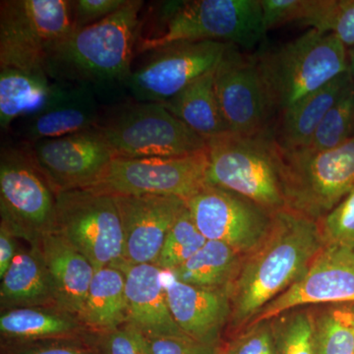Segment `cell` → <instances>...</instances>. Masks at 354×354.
Returning a JSON list of instances; mask_svg holds the SVG:
<instances>
[{"mask_svg":"<svg viewBox=\"0 0 354 354\" xmlns=\"http://www.w3.org/2000/svg\"><path fill=\"white\" fill-rule=\"evenodd\" d=\"M325 246L318 221L290 209L274 214L267 236L244 256L230 286L232 335L301 278Z\"/></svg>","mask_w":354,"mask_h":354,"instance_id":"6da1fadb","label":"cell"},{"mask_svg":"<svg viewBox=\"0 0 354 354\" xmlns=\"http://www.w3.org/2000/svg\"><path fill=\"white\" fill-rule=\"evenodd\" d=\"M142 0H127L118 12L80 30L50 50L44 69L55 82L92 88L95 95L124 88L132 73L143 22Z\"/></svg>","mask_w":354,"mask_h":354,"instance_id":"7a4b0ae2","label":"cell"},{"mask_svg":"<svg viewBox=\"0 0 354 354\" xmlns=\"http://www.w3.org/2000/svg\"><path fill=\"white\" fill-rule=\"evenodd\" d=\"M158 26L140 37L136 53H143L180 41H213L248 53L264 41L260 0H190L162 2Z\"/></svg>","mask_w":354,"mask_h":354,"instance_id":"3957f363","label":"cell"},{"mask_svg":"<svg viewBox=\"0 0 354 354\" xmlns=\"http://www.w3.org/2000/svg\"><path fill=\"white\" fill-rule=\"evenodd\" d=\"M255 55L274 121L291 104L349 70L348 48L333 35L315 29Z\"/></svg>","mask_w":354,"mask_h":354,"instance_id":"277c9868","label":"cell"},{"mask_svg":"<svg viewBox=\"0 0 354 354\" xmlns=\"http://www.w3.org/2000/svg\"><path fill=\"white\" fill-rule=\"evenodd\" d=\"M206 151L207 185L248 198L272 214L288 209L272 128L254 135L225 133L207 140Z\"/></svg>","mask_w":354,"mask_h":354,"instance_id":"5b68a950","label":"cell"},{"mask_svg":"<svg viewBox=\"0 0 354 354\" xmlns=\"http://www.w3.org/2000/svg\"><path fill=\"white\" fill-rule=\"evenodd\" d=\"M113 158H174L207 149V141L162 104L128 102L100 118L97 127Z\"/></svg>","mask_w":354,"mask_h":354,"instance_id":"8992f818","label":"cell"},{"mask_svg":"<svg viewBox=\"0 0 354 354\" xmlns=\"http://www.w3.org/2000/svg\"><path fill=\"white\" fill-rule=\"evenodd\" d=\"M0 216V223L29 246L57 232V194L26 145L1 147Z\"/></svg>","mask_w":354,"mask_h":354,"instance_id":"52a82bcc","label":"cell"},{"mask_svg":"<svg viewBox=\"0 0 354 354\" xmlns=\"http://www.w3.org/2000/svg\"><path fill=\"white\" fill-rule=\"evenodd\" d=\"M279 152L288 209L319 221L354 189V137L322 152Z\"/></svg>","mask_w":354,"mask_h":354,"instance_id":"ba28073f","label":"cell"},{"mask_svg":"<svg viewBox=\"0 0 354 354\" xmlns=\"http://www.w3.org/2000/svg\"><path fill=\"white\" fill-rule=\"evenodd\" d=\"M73 31L69 0L0 2V68L44 69L50 50Z\"/></svg>","mask_w":354,"mask_h":354,"instance_id":"9c48e42d","label":"cell"},{"mask_svg":"<svg viewBox=\"0 0 354 354\" xmlns=\"http://www.w3.org/2000/svg\"><path fill=\"white\" fill-rule=\"evenodd\" d=\"M57 232L95 270L123 262L124 234L113 195L90 189L57 194Z\"/></svg>","mask_w":354,"mask_h":354,"instance_id":"30bf717a","label":"cell"},{"mask_svg":"<svg viewBox=\"0 0 354 354\" xmlns=\"http://www.w3.org/2000/svg\"><path fill=\"white\" fill-rule=\"evenodd\" d=\"M207 151L174 158H113L88 189L113 196L157 195L187 202L207 185Z\"/></svg>","mask_w":354,"mask_h":354,"instance_id":"8fae6325","label":"cell"},{"mask_svg":"<svg viewBox=\"0 0 354 354\" xmlns=\"http://www.w3.org/2000/svg\"><path fill=\"white\" fill-rule=\"evenodd\" d=\"M227 46L220 41H180L151 51L148 60L132 70L127 90L136 102L164 104L215 69Z\"/></svg>","mask_w":354,"mask_h":354,"instance_id":"7c38bea8","label":"cell"},{"mask_svg":"<svg viewBox=\"0 0 354 354\" xmlns=\"http://www.w3.org/2000/svg\"><path fill=\"white\" fill-rule=\"evenodd\" d=\"M186 204L207 241L223 242L243 256L262 243L274 218L248 198L216 186H205Z\"/></svg>","mask_w":354,"mask_h":354,"instance_id":"4fadbf2b","label":"cell"},{"mask_svg":"<svg viewBox=\"0 0 354 354\" xmlns=\"http://www.w3.org/2000/svg\"><path fill=\"white\" fill-rule=\"evenodd\" d=\"M214 85L230 132L254 135L272 128L274 120L255 55L228 44L216 65Z\"/></svg>","mask_w":354,"mask_h":354,"instance_id":"5bb4252c","label":"cell"},{"mask_svg":"<svg viewBox=\"0 0 354 354\" xmlns=\"http://www.w3.org/2000/svg\"><path fill=\"white\" fill-rule=\"evenodd\" d=\"M25 145L55 194L88 189L113 158L97 127Z\"/></svg>","mask_w":354,"mask_h":354,"instance_id":"9a60e30c","label":"cell"},{"mask_svg":"<svg viewBox=\"0 0 354 354\" xmlns=\"http://www.w3.org/2000/svg\"><path fill=\"white\" fill-rule=\"evenodd\" d=\"M337 304H354V251L325 244L304 276L247 326L306 305Z\"/></svg>","mask_w":354,"mask_h":354,"instance_id":"2e32d148","label":"cell"},{"mask_svg":"<svg viewBox=\"0 0 354 354\" xmlns=\"http://www.w3.org/2000/svg\"><path fill=\"white\" fill-rule=\"evenodd\" d=\"M114 198L124 234L123 261L130 264H155L165 236L187 208L186 201L157 195Z\"/></svg>","mask_w":354,"mask_h":354,"instance_id":"e0dca14e","label":"cell"},{"mask_svg":"<svg viewBox=\"0 0 354 354\" xmlns=\"http://www.w3.org/2000/svg\"><path fill=\"white\" fill-rule=\"evenodd\" d=\"M169 309L181 330L201 344L218 346L230 323L232 301L227 290H209L186 285L164 272Z\"/></svg>","mask_w":354,"mask_h":354,"instance_id":"ac0fdd59","label":"cell"},{"mask_svg":"<svg viewBox=\"0 0 354 354\" xmlns=\"http://www.w3.org/2000/svg\"><path fill=\"white\" fill-rule=\"evenodd\" d=\"M116 268L125 276L128 323L148 337H189L172 317L164 270L155 264H130L125 261Z\"/></svg>","mask_w":354,"mask_h":354,"instance_id":"d6986e66","label":"cell"},{"mask_svg":"<svg viewBox=\"0 0 354 354\" xmlns=\"http://www.w3.org/2000/svg\"><path fill=\"white\" fill-rule=\"evenodd\" d=\"M100 118L99 102L92 88L57 82L48 106L36 115L22 120L21 136L26 143L57 138L94 128Z\"/></svg>","mask_w":354,"mask_h":354,"instance_id":"ffe728a7","label":"cell"},{"mask_svg":"<svg viewBox=\"0 0 354 354\" xmlns=\"http://www.w3.org/2000/svg\"><path fill=\"white\" fill-rule=\"evenodd\" d=\"M354 87L349 71L291 104L277 116L272 135L283 152L308 146L328 111Z\"/></svg>","mask_w":354,"mask_h":354,"instance_id":"44dd1931","label":"cell"},{"mask_svg":"<svg viewBox=\"0 0 354 354\" xmlns=\"http://www.w3.org/2000/svg\"><path fill=\"white\" fill-rule=\"evenodd\" d=\"M55 286L57 305L80 318L95 269L58 232L46 235L39 244Z\"/></svg>","mask_w":354,"mask_h":354,"instance_id":"7402d4cb","label":"cell"},{"mask_svg":"<svg viewBox=\"0 0 354 354\" xmlns=\"http://www.w3.org/2000/svg\"><path fill=\"white\" fill-rule=\"evenodd\" d=\"M0 279V311L58 306L55 286L39 245L19 248Z\"/></svg>","mask_w":354,"mask_h":354,"instance_id":"603a6c76","label":"cell"},{"mask_svg":"<svg viewBox=\"0 0 354 354\" xmlns=\"http://www.w3.org/2000/svg\"><path fill=\"white\" fill-rule=\"evenodd\" d=\"M0 312V342L85 339L88 332L78 316L62 307H25Z\"/></svg>","mask_w":354,"mask_h":354,"instance_id":"cb8c5ba5","label":"cell"},{"mask_svg":"<svg viewBox=\"0 0 354 354\" xmlns=\"http://www.w3.org/2000/svg\"><path fill=\"white\" fill-rule=\"evenodd\" d=\"M57 82L44 69L0 68V127L36 115L50 102Z\"/></svg>","mask_w":354,"mask_h":354,"instance_id":"d4e9b609","label":"cell"},{"mask_svg":"<svg viewBox=\"0 0 354 354\" xmlns=\"http://www.w3.org/2000/svg\"><path fill=\"white\" fill-rule=\"evenodd\" d=\"M215 69L196 79L179 94L162 104L206 141L230 132L216 99L214 85Z\"/></svg>","mask_w":354,"mask_h":354,"instance_id":"484cf974","label":"cell"},{"mask_svg":"<svg viewBox=\"0 0 354 354\" xmlns=\"http://www.w3.org/2000/svg\"><path fill=\"white\" fill-rule=\"evenodd\" d=\"M80 320L93 333L109 332L128 322L125 276L121 270H95Z\"/></svg>","mask_w":354,"mask_h":354,"instance_id":"4316f807","label":"cell"},{"mask_svg":"<svg viewBox=\"0 0 354 354\" xmlns=\"http://www.w3.org/2000/svg\"><path fill=\"white\" fill-rule=\"evenodd\" d=\"M244 256L227 244L208 241L193 257L171 271L186 285L209 290H230L241 272Z\"/></svg>","mask_w":354,"mask_h":354,"instance_id":"83f0119b","label":"cell"},{"mask_svg":"<svg viewBox=\"0 0 354 354\" xmlns=\"http://www.w3.org/2000/svg\"><path fill=\"white\" fill-rule=\"evenodd\" d=\"M298 24L333 35L354 48V0H304Z\"/></svg>","mask_w":354,"mask_h":354,"instance_id":"f1b7e54d","label":"cell"},{"mask_svg":"<svg viewBox=\"0 0 354 354\" xmlns=\"http://www.w3.org/2000/svg\"><path fill=\"white\" fill-rule=\"evenodd\" d=\"M317 354H354V304H337L315 313Z\"/></svg>","mask_w":354,"mask_h":354,"instance_id":"f546056e","label":"cell"},{"mask_svg":"<svg viewBox=\"0 0 354 354\" xmlns=\"http://www.w3.org/2000/svg\"><path fill=\"white\" fill-rule=\"evenodd\" d=\"M277 354H317L315 313L291 309L271 319Z\"/></svg>","mask_w":354,"mask_h":354,"instance_id":"4dcf8cb0","label":"cell"},{"mask_svg":"<svg viewBox=\"0 0 354 354\" xmlns=\"http://www.w3.org/2000/svg\"><path fill=\"white\" fill-rule=\"evenodd\" d=\"M207 241L186 208L165 236L155 265L164 271H174L193 257Z\"/></svg>","mask_w":354,"mask_h":354,"instance_id":"1f68e13d","label":"cell"},{"mask_svg":"<svg viewBox=\"0 0 354 354\" xmlns=\"http://www.w3.org/2000/svg\"><path fill=\"white\" fill-rule=\"evenodd\" d=\"M353 137L354 87L328 111L305 149L322 152L337 148Z\"/></svg>","mask_w":354,"mask_h":354,"instance_id":"d6a6232c","label":"cell"},{"mask_svg":"<svg viewBox=\"0 0 354 354\" xmlns=\"http://www.w3.org/2000/svg\"><path fill=\"white\" fill-rule=\"evenodd\" d=\"M85 339L95 354H152L146 335L128 322L109 332L88 330Z\"/></svg>","mask_w":354,"mask_h":354,"instance_id":"836d02e7","label":"cell"},{"mask_svg":"<svg viewBox=\"0 0 354 354\" xmlns=\"http://www.w3.org/2000/svg\"><path fill=\"white\" fill-rule=\"evenodd\" d=\"M318 223L326 245L354 251V189Z\"/></svg>","mask_w":354,"mask_h":354,"instance_id":"e575fe53","label":"cell"},{"mask_svg":"<svg viewBox=\"0 0 354 354\" xmlns=\"http://www.w3.org/2000/svg\"><path fill=\"white\" fill-rule=\"evenodd\" d=\"M0 354L95 353L85 339H68L27 342H0Z\"/></svg>","mask_w":354,"mask_h":354,"instance_id":"d590c367","label":"cell"},{"mask_svg":"<svg viewBox=\"0 0 354 354\" xmlns=\"http://www.w3.org/2000/svg\"><path fill=\"white\" fill-rule=\"evenodd\" d=\"M230 342L236 354H277L276 341L270 320L247 326L232 335Z\"/></svg>","mask_w":354,"mask_h":354,"instance_id":"8d00e7d4","label":"cell"},{"mask_svg":"<svg viewBox=\"0 0 354 354\" xmlns=\"http://www.w3.org/2000/svg\"><path fill=\"white\" fill-rule=\"evenodd\" d=\"M127 0H77L72 1L74 30L106 19L124 6Z\"/></svg>","mask_w":354,"mask_h":354,"instance_id":"74e56055","label":"cell"},{"mask_svg":"<svg viewBox=\"0 0 354 354\" xmlns=\"http://www.w3.org/2000/svg\"><path fill=\"white\" fill-rule=\"evenodd\" d=\"M266 32L279 26L299 22L304 0H260Z\"/></svg>","mask_w":354,"mask_h":354,"instance_id":"f35d334b","label":"cell"},{"mask_svg":"<svg viewBox=\"0 0 354 354\" xmlns=\"http://www.w3.org/2000/svg\"><path fill=\"white\" fill-rule=\"evenodd\" d=\"M148 339L152 354H216L220 346L201 344L190 337H157Z\"/></svg>","mask_w":354,"mask_h":354,"instance_id":"ab89813d","label":"cell"},{"mask_svg":"<svg viewBox=\"0 0 354 354\" xmlns=\"http://www.w3.org/2000/svg\"><path fill=\"white\" fill-rule=\"evenodd\" d=\"M18 241L6 225L0 223V279L6 274L19 250Z\"/></svg>","mask_w":354,"mask_h":354,"instance_id":"60d3db41","label":"cell"},{"mask_svg":"<svg viewBox=\"0 0 354 354\" xmlns=\"http://www.w3.org/2000/svg\"><path fill=\"white\" fill-rule=\"evenodd\" d=\"M216 354H236L235 353L234 346L230 341H223L220 346H218V351Z\"/></svg>","mask_w":354,"mask_h":354,"instance_id":"b9f144b4","label":"cell"},{"mask_svg":"<svg viewBox=\"0 0 354 354\" xmlns=\"http://www.w3.org/2000/svg\"><path fill=\"white\" fill-rule=\"evenodd\" d=\"M348 66H349V73H351V77H353V80L354 83V48H349L348 50Z\"/></svg>","mask_w":354,"mask_h":354,"instance_id":"7bdbcfd3","label":"cell"}]
</instances>
